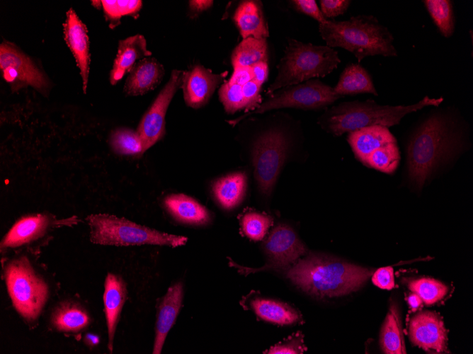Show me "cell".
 Returning <instances> with one entry per match:
<instances>
[{
    "label": "cell",
    "mask_w": 473,
    "mask_h": 354,
    "mask_svg": "<svg viewBox=\"0 0 473 354\" xmlns=\"http://www.w3.org/2000/svg\"><path fill=\"white\" fill-rule=\"evenodd\" d=\"M86 341L90 346H94L98 342V338L93 334H88L86 337Z\"/></svg>",
    "instance_id": "46"
},
{
    "label": "cell",
    "mask_w": 473,
    "mask_h": 354,
    "mask_svg": "<svg viewBox=\"0 0 473 354\" xmlns=\"http://www.w3.org/2000/svg\"><path fill=\"white\" fill-rule=\"evenodd\" d=\"M227 73L215 74L200 65L184 71L181 87L187 105L195 109L205 105Z\"/></svg>",
    "instance_id": "16"
},
{
    "label": "cell",
    "mask_w": 473,
    "mask_h": 354,
    "mask_svg": "<svg viewBox=\"0 0 473 354\" xmlns=\"http://www.w3.org/2000/svg\"><path fill=\"white\" fill-rule=\"evenodd\" d=\"M297 288L318 297H340L359 289L374 270L323 254L310 253L283 269Z\"/></svg>",
    "instance_id": "2"
},
{
    "label": "cell",
    "mask_w": 473,
    "mask_h": 354,
    "mask_svg": "<svg viewBox=\"0 0 473 354\" xmlns=\"http://www.w3.org/2000/svg\"><path fill=\"white\" fill-rule=\"evenodd\" d=\"M411 343L426 351L445 353L448 347V332L439 314L423 311L415 314L409 322Z\"/></svg>",
    "instance_id": "14"
},
{
    "label": "cell",
    "mask_w": 473,
    "mask_h": 354,
    "mask_svg": "<svg viewBox=\"0 0 473 354\" xmlns=\"http://www.w3.org/2000/svg\"><path fill=\"white\" fill-rule=\"evenodd\" d=\"M147 41L143 35H135L120 40L116 57L110 73V82L116 84L127 73L130 72L137 59L150 56Z\"/></svg>",
    "instance_id": "21"
},
{
    "label": "cell",
    "mask_w": 473,
    "mask_h": 354,
    "mask_svg": "<svg viewBox=\"0 0 473 354\" xmlns=\"http://www.w3.org/2000/svg\"><path fill=\"white\" fill-rule=\"evenodd\" d=\"M401 160L397 142L385 145L366 158L364 165L380 172L392 174L399 166Z\"/></svg>",
    "instance_id": "31"
},
{
    "label": "cell",
    "mask_w": 473,
    "mask_h": 354,
    "mask_svg": "<svg viewBox=\"0 0 473 354\" xmlns=\"http://www.w3.org/2000/svg\"><path fill=\"white\" fill-rule=\"evenodd\" d=\"M372 282L380 288L391 290L394 287V270L391 266L382 267L373 272Z\"/></svg>",
    "instance_id": "41"
},
{
    "label": "cell",
    "mask_w": 473,
    "mask_h": 354,
    "mask_svg": "<svg viewBox=\"0 0 473 354\" xmlns=\"http://www.w3.org/2000/svg\"><path fill=\"white\" fill-rule=\"evenodd\" d=\"M73 218L57 220L46 213H35L20 218L1 241V252L33 245L55 227L76 223Z\"/></svg>",
    "instance_id": "12"
},
{
    "label": "cell",
    "mask_w": 473,
    "mask_h": 354,
    "mask_svg": "<svg viewBox=\"0 0 473 354\" xmlns=\"http://www.w3.org/2000/svg\"><path fill=\"white\" fill-rule=\"evenodd\" d=\"M288 142L282 131L271 129L255 141L252 150L254 175L261 193L270 194L287 155Z\"/></svg>",
    "instance_id": "9"
},
{
    "label": "cell",
    "mask_w": 473,
    "mask_h": 354,
    "mask_svg": "<svg viewBox=\"0 0 473 354\" xmlns=\"http://www.w3.org/2000/svg\"><path fill=\"white\" fill-rule=\"evenodd\" d=\"M261 85L253 80L249 81L242 86L246 110H255L260 106L261 101Z\"/></svg>",
    "instance_id": "38"
},
{
    "label": "cell",
    "mask_w": 473,
    "mask_h": 354,
    "mask_svg": "<svg viewBox=\"0 0 473 354\" xmlns=\"http://www.w3.org/2000/svg\"><path fill=\"white\" fill-rule=\"evenodd\" d=\"M407 302L412 310L417 309L423 302L421 298L415 293L409 295Z\"/></svg>",
    "instance_id": "45"
},
{
    "label": "cell",
    "mask_w": 473,
    "mask_h": 354,
    "mask_svg": "<svg viewBox=\"0 0 473 354\" xmlns=\"http://www.w3.org/2000/svg\"><path fill=\"white\" fill-rule=\"evenodd\" d=\"M263 249L270 264L264 267L284 269L295 263L307 253V248L295 230L288 225H277L263 243Z\"/></svg>",
    "instance_id": "13"
},
{
    "label": "cell",
    "mask_w": 473,
    "mask_h": 354,
    "mask_svg": "<svg viewBox=\"0 0 473 354\" xmlns=\"http://www.w3.org/2000/svg\"><path fill=\"white\" fill-rule=\"evenodd\" d=\"M183 295V284L178 282L168 289L161 300L156 315L155 338L152 353H161L166 336L174 324L180 311Z\"/></svg>",
    "instance_id": "17"
},
{
    "label": "cell",
    "mask_w": 473,
    "mask_h": 354,
    "mask_svg": "<svg viewBox=\"0 0 473 354\" xmlns=\"http://www.w3.org/2000/svg\"><path fill=\"white\" fill-rule=\"evenodd\" d=\"M333 88L334 93L341 97L362 93L378 95L370 74L359 64H348Z\"/></svg>",
    "instance_id": "26"
},
{
    "label": "cell",
    "mask_w": 473,
    "mask_h": 354,
    "mask_svg": "<svg viewBox=\"0 0 473 354\" xmlns=\"http://www.w3.org/2000/svg\"><path fill=\"white\" fill-rule=\"evenodd\" d=\"M341 63L338 52L327 45H314L290 39L283 57L277 66L278 74L268 94L316 77H324Z\"/></svg>",
    "instance_id": "5"
},
{
    "label": "cell",
    "mask_w": 473,
    "mask_h": 354,
    "mask_svg": "<svg viewBox=\"0 0 473 354\" xmlns=\"http://www.w3.org/2000/svg\"><path fill=\"white\" fill-rule=\"evenodd\" d=\"M184 71L173 70L169 81L142 118L137 131L143 143V153L159 141L165 132V116L169 104L180 86Z\"/></svg>",
    "instance_id": "10"
},
{
    "label": "cell",
    "mask_w": 473,
    "mask_h": 354,
    "mask_svg": "<svg viewBox=\"0 0 473 354\" xmlns=\"http://www.w3.org/2000/svg\"><path fill=\"white\" fill-rule=\"evenodd\" d=\"M422 2L440 34L445 38L451 37L455 27L453 1L423 0Z\"/></svg>",
    "instance_id": "30"
},
{
    "label": "cell",
    "mask_w": 473,
    "mask_h": 354,
    "mask_svg": "<svg viewBox=\"0 0 473 354\" xmlns=\"http://www.w3.org/2000/svg\"><path fill=\"white\" fill-rule=\"evenodd\" d=\"M247 178L244 172H236L217 179L212 191L217 202L225 209H232L242 201L246 189Z\"/></svg>",
    "instance_id": "27"
},
{
    "label": "cell",
    "mask_w": 473,
    "mask_h": 354,
    "mask_svg": "<svg viewBox=\"0 0 473 354\" xmlns=\"http://www.w3.org/2000/svg\"><path fill=\"white\" fill-rule=\"evenodd\" d=\"M290 3L297 11L312 17L317 20L319 24L326 23L328 20L314 0H293L290 1Z\"/></svg>",
    "instance_id": "39"
},
{
    "label": "cell",
    "mask_w": 473,
    "mask_h": 354,
    "mask_svg": "<svg viewBox=\"0 0 473 354\" xmlns=\"http://www.w3.org/2000/svg\"><path fill=\"white\" fill-rule=\"evenodd\" d=\"M219 96L227 113L233 114L245 109V100L241 85L225 82L219 90Z\"/></svg>",
    "instance_id": "36"
},
{
    "label": "cell",
    "mask_w": 473,
    "mask_h": 354,
    "mask_svg": "<svg viewBox=\"0 0 473 354\" xmlns=\"http://www.w3.org/2000/svg\"><path fill=\"white\" fill-rule=\"evenodd\" d=\"M231 59L233 67H251L258 62L267 61L266 39L253 37L243 39L234 49Z\"/></svg>",
    "instance_id": "29"
},
{
    "label": "cell",
    "mask_w": 473,
    "mask_h": 354,
    "mask_svg": "<svg viewBox=\"0 0 473 354\" xmlns=\"http://www.w3.org/2000/svg\"><path fill=\"white\" fill-rule=\"evenodd\" d=\"M272 225L270 216L256 211H248L241 218L243 233L253 241L263 240Z\"/></svg>",
    "instance_id": "34"
},
{
    "label": "cell",
    "mask_w": 473,
    "mask_h": 354,
    "mask_svg": "<svg viewBox=\"0 0 473 354\" xmlns=\"http://www.w3.org/2000/svg\"><path fill=\"white\" fill-rule=\"evenodd\" d=\"M307 350L303 341V335L300 332L292 334L286 340L272 346L264 353L284 354L303 353Z\"/></svg>",
    "instance_id": "37"
},
{
    "label": "cell",
    "mask_w": 473,
    "mask_h": 354,
    "mask_svg": "<svg viewBox=\"0 0 473 354\" xmlns=\"http://www.w3.org/2000/svg\"><path fill=\"white\" fill-rule=\"evenodd\" d=\"M443 102V97L427 95L410 105H380L371 99L345 102L326 110L318 123L326 132L338 136L370 126H392L408 114L426 107H438Z\"/></svg>",
    "instance_id": "3"
},
{
    "label": "cell",
    "mask_w": 473,
    "mask_h": 354,
    "mask_svg": "<svg viewBox=\"0 0 473 354\" xmlns=\"http://www.w3.org/2000/svg\"><path fill=\"white\" fill-rule=\"evenodd\" d=\"M4 278L16 312L28 323L40 317L49 297V287L29 259L20 256L4 267Z\"/></svg>",
    "instance_id": "7"
},
{
    "label": "cell",
    "mask_w": 473,
    "mask_h": 354,
    "mask_svg": "<svg viewBox=\"0 0 473 354\" xmlns=\"http://www.w3.org/2000/svg\"><path fill=\"white\" fill-rule=\"evenodd\" d=\"M87 309L79 302L67 300L59 302L53 309L50 323L56 331L65 333H78L91 324Z\"/></svg>",
    "instance_id": "22"
},
{
    "label": "cell",
    "mask_w": 473,
    "mask_h": 354,
    "mask_svg": "<svg viewBox=\"0 0 473 354\" xmlns=\"http://www.w3.org/2000/svg\"><path fill=\"white\" fill-rule=\"evenodd\" d=\"M253 80V73L251 67L234 66L233 73L228 81L230 83L243 86Z\"/></svg>",
    "instance_id": "42"
},
{
    "label": "cell",
    "mask_w": 473,
    "mask_h": 354,
    "mask_svg": "<svg viewBox=\"0 0 473 354\" xmlns=\"http://www.w3.org/2000/svg\"><path fill=\"white\" fill-rule=\"evenodd\" d=\"M63 33L65 42L73 54L80 70L83 91L86 93L90 66L88 30L73 8H69L66 13Z\"/></svg>",
    "instance_id": "15"
},
{
    "label": "cell",
    "mask_w": 473,
    "mask_h": 354,
    "mask_svg": "<svg viewBox=\"0 0 473 354\" xmlns=\"http://www.w3.org/2000/svg\"><path fill=\"white\" fill-rule=\"evenodd\" d=\"M213 4L212 1H190V8L194 12H201L210 8Z\"/></svg>",
    "instance_id": "44"
},
{
    "label": "cell",
    "mask_w": 473,
    "mask_h": 354,
    "mask_svg": "<svg viewBox=\"0 0 473 354\" xmlns=\"http://www.w3.org/2000/svg\"><path fill=\"white\" fill-rule=\"evenodd\" d=\"M234 20L243 39L249 37L266 39L269 36L261 7L257 1L240 3L234 13Z\"/></svg>",
    "instance_id": "23"
},
{
    "label": "cell",
    "mask_w": 473,
    "mask_h": 354,
    "mask_svg": "<svg viewBox=\"0 0 473 354\" xmlns=\"http://www.w3.org/2000/svg\"><path fill=\"white\" fill-rule=\"evenodd\" d=\"M168 211L178 220L190 225H204L210 220L207 209L195 199L183 194L168 195L164 200Z\"/></svg>",
    "instance_id": "24"
},
{
    "label": "cell",
    "mask_w": 473,
    "mask_h": 354,
    "mask_svg": "<svg viewBox=\"0 0 473 354\" xmlns=\"http://www.w3.org/2000/svg\"><path fill=\"white\" fill-rule=\"evenodd\" d=\"M106 18L110 21V27L113 28L119 23L122 16L133 15L141 8L142 1H101Z\"/></svg>",
    "instance_id": "35"
},
{
    "label": "cell",
    "mask_w": 473,
    "mask_h": 354,
    "mask_svg": "<svg viewBox=\"0 0 473 354\" xmlns=\"http://www.w3.org/2000/svg\"><path fill=\"white\" fill-rule=\"evenodd\" d=\"M86 221L90 228V240L97 244L176 247L184 245L188 240L184 236L162 232L106 213L91 214L87 216Z\"/></svg>",
    "instance_id": "6"
},
{
    "label": "cell",
    "mask_w": 473,
    "mask_h": 354,
    "mask_svg": "<svg viewBox=\"0 0 473 354\" xmlns=\"http://www.w3.org/2000/svg\"><path fill=\"white\" fill-rule=\"evenodd\" d=\"M0 69L13 90L30 85L43 92L48 86L46 78L33 61L11 43L1 44Z\"/></svg>",
    "instance_id": "11"
},
{
    "label": "cell",
    "mask_w": 473,
    "mask_h": 354,
    "mask_svg": "<svg viewBox=\"0 0 473 354\" xmlns=\"http://www.w3.org/2000/svg\"><path fill=\"white\" fill-rule=\"evenodd\" d=\"M319 31L326 45L351 52L360 62L370 56L397 57L391 31L372 15L352 16L347 20H328Z\"/></svg>",
    "instance_id": "4"
},
{
    "label": "cell",
    "mask_w": 473,
    "mask_h": 354,
    "mask_svg": "<svg viewBox=\"0 0 473 354\" xmlns=\"http://www.w3.org/2000/svg\"><path fill=\"white\" fill-rule=\"evenodd\" d=\"M110 144L113 151L118 155H134L143 153L142 141L137 133L130 129L120 128L110 136Z\"/></svg>",
    "instance_id": "33"
},
{
    "label": "cell",
    "mask_w": 473,
    "mask_h": 354,
    "mask_svg": "<svg viewBox=\"0 0 473 354\" xmlns=\"http://www.w3.org/2000/svg\"><path fill=\"white\" fill-rule=\"evenodd\" d=\"M380 343L386 354L406 353L401 319L397 306L392 303L381 329Z\"/></svg>",
    "instance_id": "28"
},
{
    "label": "cell",
    "mask_w": 473,
    "mask_h": 354,
    "mask_svg": "<svg viewBox=\"0 0 473 354\" xmlns=\"http://www.w3.org/2000/svg\"><path fill=\"white\" fill-rule=\"evenodd\" d=\"M164 74V66L156 59L145 57L136 62L130 71L124 91L132 96L143 95L156 87Z\"/></svg>",
    "instance_id": "19"
},
{
    "label": "cell",
    "mask_w": 473,
    "mask_h": 354,
    "mask_svg": "<svg viewBox=\"0 0 473 354\" xmlns=\"http://www.w3.org/2000/svg\"><path fill=\"white\" fill-rule=\"evenodd\" d=\"M127 297V288L122 278L108 273L105 280L103 304L108 330V348L113 352V340L120 315Z\"/></svg>",
    "instance_id": "18"
},
{
    "label": "cell",
    "mask_w": 473,
    "mask_h": 354,
    "mask_svg": "<svg viewBox=\"0 0 473 354\" xmlns=\"http://www.w3.org/2000/svg\"><path fill=\"white\" fill-rule=\"evenodd\" d=\"M348 142L355 157L362 163L377 149L397 142L388 127L375 125L348 133Z\"/></svg>",
    "instance_id": "20"
},
{
    "label": "cell",
    "mask_w": 473,
    "mask_h": 354,
    "mask_svg": "<svg viewBox=\"0 0 473 354\" xmlns=\"http://www.w3.org/2000/svg\"><path fill=\"white\" fill-rule=\"evenodd\" d=\"M249 307L259 318L275 324L290 325L302 320L297 309L278 300L254 297L250 300Z\"/></svg>",
    "instance_id": "25"
},
{
    "label": "cell",
    "mask_w": 473,
    "mask_h": 354,
    "mask_svg": "<svg viewBox=\"0 0 473 354\" xmlns=\"http://www.w3.org/2000/svg\"><path fill=\"white\" fill-rule=\"evenodd\" d=\"M412 293H416L426 305H433L441 300L448 292V288L442 282L431 278L410 280L407 283Z\"/></svg>",
    "instance_id": "32"
},
{
    "label": "cell",
    "mask_w": 473,
    "mask_h": 354,
    "mask_svg": "<svg viewBox=\"0 0 473 354\" xmlns=\"http://www.w3.org/2000/svg\"><path fill=\"white\" fill-rule=\"evenodd\" d=\"M418 122L405 143L409 183L421 189L470 148L469 126L453 107H434Z\"/></svg>",
    "instance_id": "1"
},
{
    "label": "cell",
    "mask_w": 473,
    "mask_h": 354,
    "mask_svg": "<svg viewBox=\"0 0 473 354\" xmlns=\"http://www.w3.org/2000/svg\"><path fill=\"white\" fill-rule=\"evenodd\" d=\"M253 73V80L261 85L264 83L268 75L267 61H262L251 66Z\"/></svg>",
    "instance_id": "43"
},
{
    "label": "cell",
    "mask_w": 473,
    "mask_h": 354,
    "mask_svg": "<svg viewBox=\"0 0 473 354\" xmlns=\"http://www.w3.org/2000/svg\"><path fill=\"white\" fill-rule=\"evenodd\" d=\"M349 0H320L321 11L326 18L344 14L351 4Z\"/></svg>",
    "instance_id": "40"
},
{
    "label": "cell",
    "mask_w": 473,
    "mask_h": 354,
    "mask_svg": "<svg viewBox=\"0 0 473 354\" xmlns=\"http://www.w3.org/2000/svg\"><path fill=\"white\" fill-rule=\"evenodd\" d=\"M341 98L334 93L332 87L318 78H313L303 83L280 88L249 114L283 107L317 110L326 108Z\"/></svg>",
    "instance_id": "8"
}]
</instances>
